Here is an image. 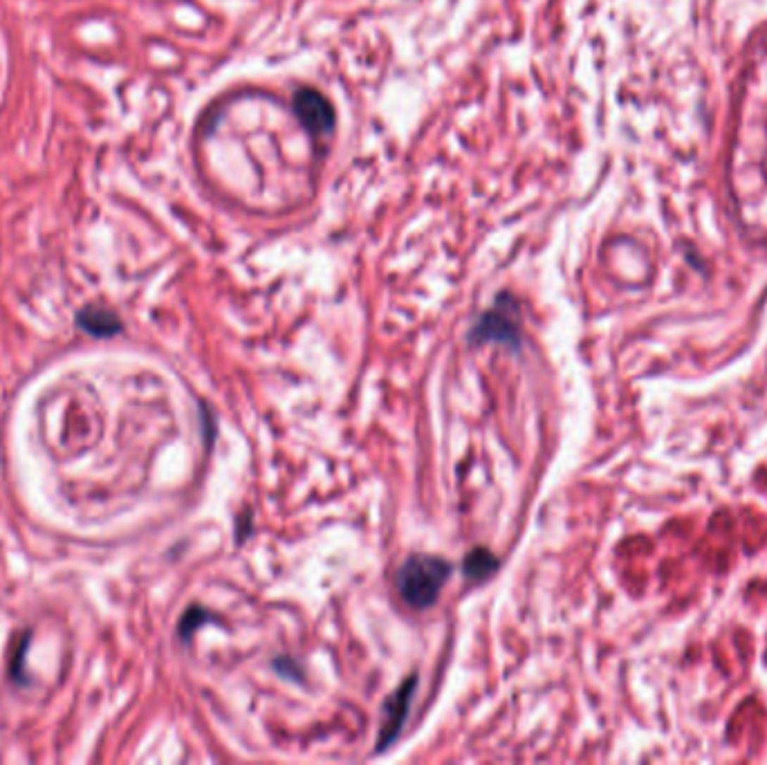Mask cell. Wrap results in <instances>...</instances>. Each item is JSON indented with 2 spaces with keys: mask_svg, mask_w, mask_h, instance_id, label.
I'll list each match as a JSON object with an SVG mask.
<instances>
[{
  "mask_svg": "<svg viewBox=\"0 0 767 765\" xmlns=\"http://www.w3.org/2000/svg\"><path fill=\"white\" fill-rule=\"evenodd\" d=\"M204 619H206V613L202 609H196V606H193V609H189L185 613V617H182V622H180V638L182 640H189L193 630L204 624Z\"/></svg>",
  "mask_w": 767,
  "mask_h": 765,
  "instance_id": "52a82bcc",
  "label": "cell"
},
{
  "mask_svg": "<svg viewBox=\"0 0 767 765\" xmlns=\"http://www.w3.org/2000/svg\"><path fill=\"white\" fill-rule=\"evenodd\" d=\"M77 325L83 332H88L92 337H115L124 330V323L119 321V317L108 308L101 306H85L77 312Z\"/></svg>",
  "mask_w": 767,
  "mask_h": 765,
  "instance_id": "5b68a950",
  "label": "cell"
},
{
  "mask_svg": "<svg viewBox=\"0 0 767 765\" xmlns=\"http://www.w3.org/2000/svg\"><path fill=\"white\" fill-rule=\"evenodd\" d=\"M449 575L451 566L440 556L413 554L397 570V588L413 609H429L435 604Z\"/></svg>",
  "mask_w": 767,
  "mask_h": 765,
  "instance_id": "6da1fadb",
  "label": "cell"
},
{
  "mask_svg": "<svg viewBox=\"0 0 767 765\" xmlns=\"http://www.w3.org/2000/svg\"><path fill=\"white\" fill-rule=\"evenodd\" d=\"M496 566H498V561H496V556H494L489 550H485V548H476V550H471V552L465 556V564H462V570H465V575H467L469 579H473V581H482V579H487V577H489V575L494 573Z\"/></svg>",
  "mask_w": 767,
  "mask_h": 765,
  "instance_id": "8992f818",
  "label": "cell"
},
{
  "mask_svg": "<svg viewBox=\"0 0 767 765\" xmlns=\"http://www.w3.org/2000/svg\"><path fill=\"white\" fill-rule=\"evenodd\" d=\"M294 113L299 117V121L306 126L312 135L321 137L328 135L335 126V111L330 101L325 97L314 90V88H301L299 92H294Z\"/></svg>",
  "mask_w": 767,
  "mask_h": 765,
  "instance_id": "3957f363",
  "label": "cell"
},
{
  "mask_svg": "<svg viewBox=\"0 0 767 765\" xmlns=\"http://www.w3.org/2000/svg\"><path fill=\"white\" fill-rule=\"evenodd\" d=\"M471 342L476 344H518V319L516 303L511 297L501 294L492 310H487L476 328L471 330Z\"/></svg>",
  "mask_w": 767,
  "mask_h": 765,
  "instance_id": "7a4b0ae2",
  "label": "cell"
},
{
  "mask_svg": "<svg viewBox=\"0 0 767 765\" xmlns=\"http://www.w3.org/2000/svg\"><path fill=\"white\" fill-rule=\"evenodd\" d=\"M25 649H27V635H23L20 649L14 655V666H11V678L18 680V683H23V669H20V666H23V653H25Z\"/></svg>",
  "mask_w": 767,
  "mask_h": 765,
  "instance_id": "ba28073f",
  "label": "cell"
},
{
  "mask_svg": "<svg viewBox=\"0 0 767 765\" xmlns=\"http://www.w3.org/2000/svg\"><path fill=\"white\" fill-rule=\"evenodd\" d=\"M413 687H416V678H409L404 685H401L395 694L386 700L384 705V721H382V730H380V740H377V750H382L386 745H391L397 738L401 725H404L406 716H409V707L413 700Z\"/></svg>",
  "mask_w": 767,
  "mask_h": 765,
  "instance_id": "277c9868",
  "label": "cell"
}]
</instances>
